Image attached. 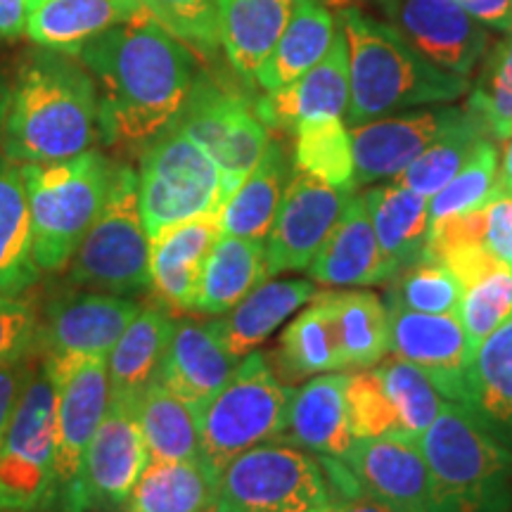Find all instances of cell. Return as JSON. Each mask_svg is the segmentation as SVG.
Listing matches in <instances>:
<instances>
[{"label":"cell","mask_w":512,"mask_h":512,"mask_svg":"<svg viewBox=\"0 0 512 512\" xmlns=\"http://www.w3.org/2000/svg\"><path fill=\"white\" fill-rule=\"evenodd\" d=\"M510 34H512V31H510Z\"/></svg>","instance_id":"cell-57"},{"label":"cell","mask_w":512,"mask_h":512,"mask_svg":"<svg viewBox=\"0 0 512 512\" xmlns=\"http://www.w3.org/2000/svg\"><path fill=\"white\" fill-rule=\"evenodd\" d=\"M486 247L512 264V195L503 192L486 207Z\"/></svg>","instance_id":"cell-49"},{"label":"cell","mask_w":512,"mask_h":512,"mask_svg":"<svg viewBox=\"0 0 512 512\" xmlns=\"http://www.w3.org/2000/svg\"><path fill=\"white\" fill-rule=\"evenodd\" d=\"M34 373L36 368L31 366L27 358L0 368V451H3V441L5 434H8L12 411H15L19 396H22L24 387H27Z\"/></svg>","instance_id":"cell-50"},{"label":"cell","mask_w":512,"mask_h":512,"mask_svg":"<svg viewBox=\"0 0 512 512\" xmlns=\"http://www.w3.org/2000/svg\"><path fill=\"white\" fill-rule=\"evenodd\" d=\"M150 17L178 41L214 53L221 46L219 0H143Z\"/></svg>","instance_id":"cell-46"},{"label":"cell","mask_w":512,"mask_h":512,"mask_svg":"<svg viewBox=\"0 0 512 512\" xmlns=\"http://www.w3.org/2000/svg\"><path fill=\"white\" fill-rule=\"evenodd\" d=\"M280 366L287 373V382L344 370L342 349L325 292H318L309 309H304L287 325L280 337Z\"/></svg>","instance_id":"cell-38"},{"label":"cell","mask_w":512,"mask_h":512,"mask_svg":"<svg viewBox=\"0 0 512 512\" xmlns=\"http://www.w3.org/2000/svg\"><path fill=\"white\" fill-rule=\"evenodd\" d=\"M512 318V264L498 259L472 283L465 285L460 323L465 328L470 361L491 332Z\"/></svg>","instance_id":"cell-43"},{"label":"cell","mask_w":512,"mask_h":512,"mask_svg":"<svg viewBox=\"0 0 512 512\" xmlns=\"http://www.w3.org/2000/svg\"><path fill=\"white\" fill-rule=\"evenodd\" d=\"M339 29L349 48L351 128L406 107L458 100L470 88L467 76L434 67L415 53L394 24L347 5L339 10Z\"/></svg>","instance_id":"cell-3"},{"label":"cell","mask_w":512,"mask_h":512,"mask_svg":"<svg viewBox=\"0 0 512 512\" xmlns=\"http://www.w3.org/2000/svg\"><path fill=\"white\" fill-rule=\"evenodd\" d=\"M351 197V190L332 188L304 171H297L287 183L278 216L266 238L268 278L283 271H306L318 249L342 221Z\"/></svg>","instance_id":"cell-13"},{"label":"cell","mask_w":512,"mask_h":512,"mask_svg":"<svg viewBox=\"0 0 512 512\" xmlns=\"http://www.w3.org/2000/svg\"><path fill=\"white\" fill-rule=\"evenodd\" d=\"M465 110L494 138L512 136V36L496 43Z\"/></svg>","instance_id":"cell-45"},{"label":"cell","mask_w":512,"mask_h":512,"mask_svg":"<svg viewBox=\"0 0 512 512\" xmlns=\"http://www.w3.org/2000/svg\"><path fill=\"white\" fill-rule=\"evenodd\" d=\"M349 107V48L342 29L323 60L313 64L297 81L287 83L278 91H268L256 102V117L271 128H287L309 121L342 119Z\"/></svg>","instance_id":"cell-20"},{"label":"cell","mask_w":512,"mask_h":512,"mask_svg":"<svg viewBox=\"0 0 512 512\" xmlns=\"http://www.w3.org/2000/svg\"><path fill=\"white\" fill-rule=\"evenodd\" d=\"M387 311L389 354L420 368L446 401L467 406L472 361L460 318L406 309Z\"/></svg>","instance_id":"cell-17"},{"label":"cell","mask_w":512,"mask_h":512,"mask_svg":"<svg viewBox=\"0 0 512 512\" xmlns=\"http://www.w3.org/2000/svg\"><path fill=\"white\" fill-rule=\"evenodd\" d=\"M36 342V316L19 294H0V368L29 356Z\"/></svg>","instance_id":"cell-48"},{"label":"cell","mask_w":512,"mask_h":512,"mask_svg":"<svg viewBox=\"0 0 512 512\" xmlns=\"http://www.w3.org/2000/svg\"><path fill=\"white\" fill-rule=\"evenodd\" d=\"M292 389L275 377L261 351L247 354L219 392L197 408L204 458L223 472L249 448L275 441Z\"/></svg>","instance_id":"cell-7"},{"label":"cell","mask_w":512,"mask_h":512,"mask_svg":"<svg viewBox=\"0 0 512 512\" xmlns=\"http://www.w3.org/2000/svg\"><path fill=\"white\" fill-rule=\"evenodd\" d=\"M311 280L328 287H373L389 283L399 268L377 242L366 200L351 197L342 221L306 266Z\"/></svg>","instance_id":"cell-22"},{"label":"cell","mask_w":512,"mask_h":512,"mask_svg":"<svg viewBox=\"0 0 512 512\" xmlns=\"http://www.w3.org/2000/svg\"><path fill=\"white\" fill-rule=\"evenodd\" d=\"M98 91L100 138L150 145L178 124L195 86L188 46L152 17L107 29L76 55Z\"/></svg>","instance_id":"cell-1"},{"label":"cell","mask_w":512,"mask_h":512,"mask_svg":"<svg viewBox=\"0 0 512 512\" xmlns=\"http://www.w3.org/2000/svg\"><path fill=\"white\" fill-rule=\"evenodd\" d=\"M467 110L441 107L403 117H382L351 128L356 185L396 178L446 131L460 124Z\"/></svg>","instance_id":"cell-18"},{"label":"cell","mask_w":512,"mask_h":512,"mask_svg":"<svg viewBox=\"0 0 512 512\" xmlns=\"http://www.w3.org/2000/svg\"><path fill=\"white\" fill-rule=\"evenodd\" d=\"M330 512H399L392 508L389 503L380 501V498L366 494V491H358V494H351L347 501L342 503H330Z\"/></svg>","instance_id":"cell-53"},{"label":"cell","mask_w":512,"mask_h":512,"mask_svg":"<svg viewBox=\"0 0 512 512\" xmlns=\"http://www.w3.org/2000/svg\"><path fill=\"white\" fill-rule=\"evenodd\" d=\"M138 313L140 304L131 297L107 292L69 294L50 306L41 330L36 328V342L46 356L43 361L110 356Z\"/></svg>","instance_id":"cell-16"},{"label":"cell","mask_w":512,"mask_h":512,"mask_svg":"<svg viewBox=\"0 0 512 512\" xmlns=\"http://www.w3.org/2000/svg\"><path fill=\"white\" fill-rule=\"evenodd\" d=\"M335 19L318 0H294L292 17L273 53L256 72L264 91H278L323 60L335 41Z\"/></svg>","instance_id":"cell-30"},{"label":"cell","mask_w":512,"mask_h":512,"mask_svg":"<svg viewBox=\"0 0 512 512\" xmlns=\"http://www.w3.org/2000/svg\"><path fill=\"white\" fill-rule=\"evenodd\" d=\"M363 200L377 242L392 264L401 271L420 261L430 238V197H422L394 181L368 190Z\"/></svg>","instance_id":"cell-32"},{"label":"cell","mask_w":512,"mask_h":512,"mask_svg":"<svg viewBox=\"0 0 512 512\" xmlns=\"http://www.w3.org/2000/svg\"><path fill=\"white\" fill-rule=\"evenodd\" d=\"M349 375L323 373L292 389L283 427L275 441L316 456L342 460L354 444L347 406Z\"/></svg>","instance_id":"cell-21"},{"label":"cell","mask_w":512,"mask_h":512,"mask_svg":"<svg viewBox=\"0 0 512 512\" xmlns=\"http://www.w3.org/2000/svg\"><path fill=\"white\" fill-rule=\"evenodd\" d=\"M392 22L415 53L460 76L475 69L489 43L458 0H399Z\"/></svg>","instance_id":"cell-19"},{"label":"cell","mask_w":512,"mask_h":512,"mask_svg":"<svg viewBox=\"0 0 512 512\" xmlns=\"http://www.w3.org/2000/svg\"><path fill=\"white\" fill-rule=\"evenodd\" d=\"M140 17H150L143 0H36L24 34L38 48L79 55L107 29Z\"/></svg>","instance_id":"cell-24"},{"label":"cell","mask_w":512,"mask_h":512,"mask_svg":"<svg viewBox=\"0 0 512 512\" xmlns=\"http://www.w3.org/2000/svg\"><path fill=\"white\" fill-rule=\"evenodd\" d=\"M287 162L280 143H268L264 157L219 209L223 235L266 240L285 192Z\"/></svg>","instance_id":"cell-33"},{"label":"cell","mask_w":512,"mask_h":512,"mask_svg":"<svg viewBox=\"0 0 512 512\" xmlns=\"http://www.w3.org/2000/svg\"><path fill=\"white\" fill-rule=\"evenodd\" d=\"M318 297L311 280H271L247 294L238 306L214 320V330L230 354L242 361L264 344L292 313Z\"/></svg>","instance_id":"cell-26"},{"label":"cell","mask_w":512,"mask_h":512,"mask_svg":"<svg viewBox=\"0 0 512 512\" xmlns=\"http://www.w3.org/2000/svg\"><path fill=\"white\" fill-rule=\"evenodd\" d=\"M498 171L501 166L496 145L489 138H482L463 169L430 197V223L489 207L505 192Z\"/></svg>","instance_id":"cell-42"},{"label":"cell","mask_w":512,"mask_h":512,"mask_svg":"<svg viewBox=\"0 0 512 512\" xmlns=\"http://www.w3.org/2000/svg\"><path fill=\"white\" fill-rule=\"evenodd\" d=\"M36 0H0V38H15L24 34L27 19Z\"/></svg>","instance_id":"cell-52"},{"label":"cell","mask_w":512,"mask_h":512,"mask_svg":"<svg viewBox=\"0 0 512 512\" xmlns=\"http://www.w3.org/2000/svg\"><path fill=\"white\" fill-rule=\"evenodd\" d=\"M294 169L339 190L354 192L356 164L351 131L342 119L309 121L294 128Z\"/></svg>","instance_id":"cell-39"},{"label":"cell","mask_w":512,"mask_h":512,"mask_svg":"<svg viewBox=\"0 0 512 512\" xmlns=\"http://www.w3.org/2000/svg\"><path fill=\"white\" fill-rule=\"evenodd\" d=\"M221 472L207 458L147 460L128 494L126 512H211Z\"/></svg>","instance_id":"cell-27"},{"label":"cell","mask_w":512,"mask_h":512,"mask_svg":"<svg viewBox=\"0 0 512 512\" xmlns=\"http://www.w3.org/2000/svg\"><path fill=\"white\" fill-rule=\"evenodd\" d=\"M441 512H498L512 458L463 403L446 401L418 437Z\"/></svg>","instance_id":"cell-5"},{"label":"cell","mask_w":512,"mask_h":512,"mask_svg":"<svg viewBox=\"0 0 512 512\" xmlns=\"http://www.w3.org/2000/svg\"><path fill=\"white\" fill-rule=\"evenodd\" d=\"M332 3H335V0H332ZM356 3L373 5V8L382 10L384 15H387V19H392V17H394V12H396V3H399V0H356Z\"/></svg>","instance_id":"cell-55"},{"label":"cell","mask_w":512,"mask_h":512,"mask_svg":"<svg viewBox=\"0 0 512 512\" xmlns=\"http://www.w3.org/2000/svg\"><path fill=\"white\" fill-rule=\"evenodd\" d=\"M482 138H486V128L479 124L477 117L467 112V117L460 124L446 131L439 140H434L394 181L422 197L437 195L463 169V164L470 159Z\"/></svg>","instance_id":"cell-40"},{"label":"cell","mask_w":512,"mask_h":512,"mask_svg":"<svg viewBox=\"0 0 512 512\" xmlns=\"http://www.w3.org/2000/svg\"><path fill=\"white\" fill-rule=\"evenodd\" d=\"M221 238L219 214L200 216L164 230L150 240L152 290L176 309H192L202 268L216 240Z\"/></svg>","instance_id":"cell-25"},{"label":"cell","mask_w":512,"mask_h":512,"mask_svg":"<svg viewBox=\"0 0 512 512\" xmlns=\"http://www.w3.org/2000/svg\"><path fill=\"white\" fill-rule=\"evenodd\" d=\"M342 463L366 494L399 512H441L430 465L413 434L354 439Z\"/></svg>","instance_id":"cell-14"},{"label":"cell","mask_w":512,"mask_h":512,"mask_svg":"<svg viewBox=\"0 0 512 512\" xmlns=\"http://www.w3.org/2000/svg\"><path fill=\"white\" fill-rule=\"evenodd\" d=\"M43 368L57 387L55 505L64 512H83V460L110 406L107 356L62 363L43 361Z\"/></svg>","instance_id":"cell-11"},{"label":"cell","mask_w":512,"mask_h":512,"mask_svg":"<svg viewBox=\"0 0 512 512\" xmlns=\"http://www.w3.org/2000/svg\"><path fill=\"white\" fill-rule=\"evenodd\" d=\"M489 430L512 432V318L479 344L470 363L467 406Z\"/></svg>","instance_id":"cell-37"},{"label":"cell","mask_w":512,"mask_h":512,"mask_svg":"<svg viewBox=\"0 0 512 512\" xmlns=\"http://www.w3.org/2000/svg\"><path fill=\"white\" fill-rule=\"evenodd\" d=\"M330 503V479L309 451L261 444L221 472L211 512H313Z\"/></svg>","instance_id":"cell-10"},{"label":"cell","mask_w":512,"mask_h":512,"mask_svg":"<svg viewBox=\"0 0 512 512\" xmlns=\"http://www.w3.org/2000/svg\"><path fill=\"white\" fill-rule=\"evenodd\" d=\"M228 195L226 178L214 159L178 126L145 147L138 204L150 240L185 221L219 214Z\"/></svg>","instance_id":"cell-6"},{"label":"cell","mask_w":512,"mask_h":512,"mask_svg":"<svg viewBox=\"0 0 512 512\" xmlns=\"http://www.w3.org/2000/svg\"><path fill=\"white\" fill-rule=\"evenodd\" d=\"M138 420V396H110L105 418L86 451L81 472L83 512L93 505L119 508L147 465Z\"/></svg>","instance_id":"cell-15"},{"label":"cell","mask_w":512,"mask_h":512,"mask_svg":"<svg viewBox=\"0 0 512 512\" xmlns=\"http://www.w3.org/2000/svg\"><path fill=\"white\" fill-rule=\"evenodd\" d=\"M72 57L38 48L17 67L0 98V145L12 162L76 157L100 136L95 81Z\"/></svg>","instance_id":"cell-2"},{"label":"cell","mask_w":512,"mask_h":512,"mask_svg":"<svg viewBox=\"0 0 512 512\" xmlns=\"http://www.w3.org/2000/svg\"><path fill=\"white\" fill-rule=\"evenodd\" d=\"M344 368H373L389 354V311L375 292H325Z\"/></svg>","instance_id":"cell-36"},{"label":"cell","mask_w":512,"mask_h":512,"mask_svg":"<svg viewBox=\"0 0 512 512\" xmlns=\"http://www.w3.org/2000/svg\"><path fill=\"white\" fill-rule=\"evenodd\" d=\"M41 278L34 259L29 197L22 169L0 159V294H22Z\"/></svg>","instance_id":"cell-31"},{"label":"cell","mask_w":512,"mask_h":512,"mask_svg":"<svg viewBox=\"0 0 512 512\" xmlns=\"http://www.w3.org/2000/svg\"><path fill=\"white\" fill-rule=\"evenodd\" d=\"M19 169L29 197L36 264L48 273L62 271L105 207L114 164L100 152L86 150Z\"/></svg>","instance_id":"cell-4"},{"label":"cell","mask_w":512,"mask_h":512,"mask_svg":"<svg viewBox=\"0 0 512 512\" xmlns=\"http://www.w3.org/2000/svg\"><path fill=\"white\" fill-rule=\"evenodd\" d=\"M138 420L150 460L204 458L197 408L159 380L138 396Z\"/></svg>","instance_id":"cell-34"},{"label":"cell","mask_w":512,"mask_h":512,"mask_svg":"<svg viewBox=\"0 0 512 512\" xmlns=\"http://www.w3.org/2000/svg\"><path fill=\"white\" fill-rule=\"evenodd\" d=\"M55 437L57 387L41 366L19 396L0 451V512L55 508Z\"/></svg>","instance_id":"cell-9"},{"label":"cell","mask_w":512,"mask_h":512,"mask_svg":"<svg viewBox=\"0 0 512 512\" xmlns=\"http://www.w3.org/2000/svg\"><path fill=\"white\" fill-rule=\"evenodd\" d=\"M375 370L394 403L396 413H399L403 432L420 437L441 413V408L446 406L444 394L434 387L430 377L420 368L401 361V358L380 361Z\"/></svg>","instance_id":"cell-44"},{"label":"cell","mask_w":512,"mask_h":512,"mask_svg":"<svg viewBox=\"0 0 512 512\" xmlns=\"http://www.w3.org/2000/svg\"><path fill=\"white\" fill-rule=\"evenodd\" d=\"M266 280L264 240L233 238L221 233L202 268L190 311L223 316Z\"/></svg>","instance_id":"cell-29"},{"label":"cell","mask_w":512,"mask_h":512,"mask_svg":"<svg viewBox=\"0 0 512 512\" xmlns=\"http://www.w3.org/2000/svg\"><path fill=\"white\" fill-rule=\"evenodd\" d=\"M72 283L131 297L152 287L150 235L138 204V174L114 164L105 207L72 256Z\"/></svg>","instance_id":"cell-8"},{"label":"cell","mask_w":512,"mask_h":512,"mask_svg":"<svg viewBox=\"0 0 512 512\" xmlns=\"http://www.w3.org/2000/svg\"><path fill=\"white\" fill-rule=\"evenodd\" d=\"M463 283L437 259H420L401 268L387 290V309H406L434 316H458L463 304Z\"/></svg>","instance_id":"cell-41"},{"label":"cell","mask_w":512,"mask_h":512,"mask_svg":"<svg viewBox=\"0 0 512 512\" xmlns=\"http://www.w3.org/2000/svg\"><path fill=\"white\" fill-rule=\"evenodd\" d=\"M498 178H501V185L505 192L512 195V136L505 140V150H503V162H501V171H498Z\"/></svg>","instance_id":"cell-54"},{"label":"cell","mask_w":512,"mask_h":512,"mask_svg":"<svg viewBox=\"0 0 512 512\" xmlns=\"http://www.w3.org/2000/svg\"><path fill=\"white\" fill-rule=\"evenodd\" d=\"M477 22L512 31V0H458Z\"/></svg>","instance_id":"cell-51"},{"label":"cell","mask_w":512,"mask_h":512,"mask_svg":"<svg viewBox=\"0 0 512 512\" xmlns=\"http://www.w3.org/2000/svg\"><path fill=\"white\" fill-rule=\"evenodd\" d=\"M294 0H219L221 46L235 72L254 81L292 17Z\"/></svg>","instance_id":"cell-28"},{"label":"cell","mask_w":512,"mask_h":512,"mask_svg":"<svg viewBox=\"0 0 512 512\" xmlns=\"http://www.w3.org/2000/svg\"><path fill=\"white\" fill-rule=\"evenodd\" d=\"M174 325L162 309H140L107 356L110 396L143 394L159 373Z\"/></svg>","instance_id":"cell-35"},{"label":"cell","mask_w":512,"mask_h":512,"mask_svg":"<svg viewBox=\"0 0 512 512\" xmlns=\"http://www.w3.org/2000/svg\"><path fill=\"white\" fill-rule=\"evenodd\" d=\"M238 358L223 347L211 323H176L155 380L200 408L238 368Z\"/></svg>","instance_id":"cell-23"},{"label":"cell","mask_w":512,"mask_h":512,"mask_svg":"<svg viewBox=\"0 0 512 512\" xmlns=\"http://www.w3.org/2000/svg\"><path fill=\"white\" fill-rule=\"evenodd\" d=\"M347 406L354 439H370L403 432L399 413H396L377 370L366 368L361 373L349 375Z\"/></svg>","instance_id":"cell-47"},{"label":"cell","mask_w":512,"mask_h":512,"mask_svg":"<svg viewBox=\"0 0 512 512\" xmlns=\"http://www.w3.org/2000/svg\"><path fill=\"white\" fill-rule=\"evenodd\" d=\"M176 126L214 159L230 195L252 174L271 143L268 126L247 102L204 76L195 79Z\"/></svg>","instance_id":"cell-12"},{"label":"cell","mask_w":512,"mask_h":512,"mask_svg":"<svg viewBox=\"0 0 512 512\" xmlns=\"http://www.w3.org/2000/svg\"><path fill=\"white\" fill-rule=\"evenodd\" d=\"M313 512H330V505H325V508H318V510H313Z\"/></svg>","instance_id":"cell-56"}]
</instances>
